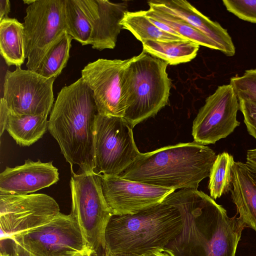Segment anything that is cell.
<instances>
[{"instance_id":"4316f807","label":"cell","mask_w":256,"mask_h":256,"mask_svg":"<svg viewBox=\"0 0 256 256\" xmlns=\"http://www.w3.org/2000/svg\"><path fill=\"white\" fill-rule=\"evenodd\" d=\"M238 100L256 101V69L246 70L240 76L230 79Z\"/></svg>"},{"instance_id":"cb8c5ba5","label":"cell","mask_w":256,"mask_h":256,"mask_svg":"<svg viewBox=\"0 0 256 256\" xmlns=\"http://www.w3.org/2000/svg\"><path fill=\"white\" fill-rule=\"evenodd\" d=\"M146 16L158 20L169 26L186 40L208 48L219 50V47L204 34L181 19L160 10L150 8L144 10Z\"/></svg>"},{"instance_id":"7c38bea8","label":"cell","mask_w":256,"mask_h":256,"mask_svg":"<svg viewBox=\"0 0 256 256\" xmlns=\"http://www.w3.org/2000/svg\"><path fill=\"white\" fill-rule=\"evenodd\" d=\"M130 60L99 58L82 70L81 78L92 92L98 114L124 118L126 106L124 74Z\"/></svg>"},{"instance_id":"30bf717a","label":"cell","mask_w":256,"mask_h":256,"mask_svg":"<svg viewBox=\"0 0 256 256\" xmlns=\"http://www.w3.org/2000/svg\"><path fill=\"white\" fill-rule=\"evenodd\" d=\"M55 80L20 67L7 70L2 98L11 114L48 116L54 105Z\"/></svg>"},{"instance_id":"277c9868","label":"cell","mask_w":256,"mask_h":256,"mask_svg":"<svg viewBox=\"0 0 256 256\" xmlns=\"http://www.w3.org/2000/svg\"><path fill=\"white\" fill-rule=\"evenodd\" d=\"M182 227L179 210L162 202L134 214H112L105 231L106 246L114 254L144 256L164 248Z\"/></svg>"},{"instance_id":"7a4b0ae2","label":"cell","mask_w":256,"mask_h":256,"mask_svg":"<svg viewBox=\"0 0 256 256\" xmlns=\"http://www.w3.org/2000/svg\"><path fill=\"white\" fill-rule=\"evenodd\" d=\"M98 114L93 93L80 78L64 86L50 112L48 130L66 161L79 172H94V128Z\"/></svg>"},{"instance_id":"484cf974","label":"cell","mask_w":256,"mask_h":256,"mask_svg":"<svg viewBox=\"0 0 256 256\" xmlns=\"http://www.w3.org/2000/svg\"><path fill=\"white\" fill-rule=\"evenodd\" d=\"M66 32L82 46L90 44L92 27L77 0H64Z\"/></svg>"},{"instance_id":"d4e9b609","label":"cell","mask_w":256,"mask_h":256,"mask_svg":"<svg viewBox=\"0 0 256 256\" xmlns=\"http://www.w3.org/2000/svg\"><path fill=\"white\" fill-rule=\"evenodd\" d=\"M233 156L226 152L216 155L209 176L208 188L214 200L220 198L232 188L231 167Z\"/></svg>"},{"instance_id":"d6986e66","label":"cell","mask_w":256,"mask_h":256,"mask_svg":"<svg viewBox=\"0 0 256 256\" xmlns=\"http://www.w3.org/2000/svg\"><path fill=\"white\" fill-rule=\"evenodd\" d=\"M0 53L8 66L20 67L26 58L24 24L15 18L0 22Z\"/></svg>"},{"instance_id":"ffe728a7","label":"cell","mask_w":256,"mask_h":256,"mask_svg":"<svg viewBox=\"0 0 256 256\" xmlns=\"http://www.w3.org/2000/svg\"><path fill=\"white\" fill-rule=\"evenodd\" d=\"M48 116L8 114L6 130L16 143L30 146L42 138L48 130Z\"/></svg>"},{"instance_id":"8d00e7d4","label":"cell","mask_w":256,"mask_h":256,"mask_svg":"<svg viewBox=\"0 0 256 256\" xmlns=\"http://www.w3.org/2000/svg\"><path fill=\"white\" fill-rule=\"evenodd\" d=\"M35 0H23L24 4H28V6L30 5L34 2Z\"/></svg>"},{"instance_id":"8fae6325","label":"cell","mask_w":256,"mask_h":256,"mask_svg":"<svg viewBox=\"0 0 256 256\" xmlns=\"http://www.w3.org/2000/svg\"><path fill=\"white\" fill-rule=\"evenodd\" d=\"M11 240L34 256H70L87 246L74 217L61 212L46 224Z\"/></svg>"},{"instance_id":"5bb4252c","label":"cell","mask_w":256,"mask_h":256,"mask_svg":"<svg viewBox=\"0 0 256 256\" xmlns=\"http://www.w3.org/2000/svg\"><path fill=\"white\" fill-rule=\"evenodd\" d=\"M105 200L113 215L136 213L163 202L175 191L124 178L118 175H100Z\"/></svg>"},{"instance_id":"ac0fdd59","label":"cell","mask_w":256,"mask_h":256,"mask_svg":"<svg viewBox=\"0 0 256 256\" xmlns=\"http://www.w3.org/2000/svg\"><path fill=\"white\" fill-rule=\"evenodd\" d=\"M231 196L246 226L256 232V170L234 161L231 167Z\"/></svg>"},{"instance_id":"836d02e7","label":"cell","mask_w":256,"mask_h":256,"mask_svg":"<svg viewBox=\"0 0 256 256\" xmlns=\"http://www.w3.org/2000/svg\"><path fill=\"white\" fill-rule=\"evenodd\" d=\"M246 163L256 170V148L248 150Z\"/></svg>"},{"instance_id":"9a60e30c","label":"cell","mask_w":256,"mask_h":256,"mask_svg":"<svg viewBox=\"0 0 256 256\" xmlns=\"http://www.w3.org/2000/svg\"><path fill=\"white\" fill-rule=\"evenodd\" d=\"M92 27L90 44L94 49H113L123 29L120 24L128 12L127 1L77 0Z\"/></svg>"},{"instance_id":"f546056e","label":"cell","mask_w":256,"mask_h":256,"mask_svg":"<svg viewBox=\"0 0 256 256\" xmlns=\"http://www.w3.org/2000/svg\"><path fill=\"white\" fill-rule=\"evenodd\" d=\"M10 111L3 98L0 100V134L2 136L6 129L7 121Z\"/></svg>"},{"instance_id":"e0dca14e","label":"cell","mask_w":256,"mask_h":256,"mask_svg":"<svg viewBox=\"0 0 256 256\" xmlns=\"http://www.w3.org/2000/svg\"><path fill=\"white\" fill-rule=\"evenodd\" d=\"M148 4L150 8L164 12L186 22L214 42L226 56L234 55L236 48L227 30L203 14L188 1L154 0L148 1Z\"/></svg>"},{"instance_id":"8992f818","label":"cell","mask_w":256,"mask_h":256,"mask_svg":"<svg viewBox=\"0 0 256 256\" xmlns=\"http://www.w3.org/2000/svg\"><path fill=\"white\" fill-rule=\"evenodd\" d=\"M71 214L87 246L96 252L106 246L105 231L112 216L104 196L101 178L94 172L74 173L70 180Z\"/></svg>"},{"instance_id":"e575fe53","label":"cell","mask_w":256,"mask_h":256,"mask_svg":"<svg viewBox=\"0 0 256 256\" xmlns=\"http://www.w3.org/2000/svg\"><path fill=\"white\" fill-rule=\"evenodd\" d=\"M70 256H96V252L86 246L84 249L77 252Z\"/></svg>"},{"instance_id":"1f68e13d","label":"cell","mask_w":256,"mask_h":256,"mask_svg":"<svg viewBox=\"0 0 256 256\" xmlns=\"http://www.w3.org/2000/svg\"><path fill=\"white\" fill-rule=\"evenodd\" d=\"M12 256H34L22 246L12 241Z\"/></svg>"},{"instance_id":"7402d4cb","label":"cell","mask_w":256,"mask_h":256,"mask_svg":"<svg viewBox=\"0 0 256 256\" xmlns=\"http://www.w3.org/2000/svg\"><path fill=\"white\" fill-rule=\"evenodd\" d=\"M120 24L123 29L131 32L142 44L147 40L169 42L185 40L160 30L146 16L144 10L127 12Z\"/></svg>"},{"instance_id":"3957f363","label":"cell","mask_w":256,"mask_h":256,"mask_svg":"<svg viewBox=\"0 0 256 256\" xmlns=\"http://www.w3.org/2000/svg\"><path fill=\"white\" fill-rule=\"evenodd\" d=\"M216 156L208 146L194 142L180 143L140 153L118 176L175 190H198L200 182L209 177Z\"/></svg>"},{"instance_id":"ba28073f","label":"cell","mask_w":256,"mask_h":256,"mask_svg":"<svg viewBox=\"0 0 256 256\" xmlns=\"http://www.w3.org/2000/svg\"><path fill=\"white\" fill-rule=\"evenodd\" d=\"M64 0H35L23 23L28 70L35 72L50 46L64 32Z\"/></svg>"},{"instance_id":"44dd1931","label":"cell","mask_w":256,"mask_h":256,"mask_svg":"<svg viewBox=\"0 0 256 256\" xmlns=\"http://www.w3.org/2000/svg\"><path fill=\"white\" fill-rule=\"evenodd\" d=\"M143 51L168 64L176 65L196 58L200 46L188 40L164 42L147 40L142 44Z\"/></svg>"},{"instance_id":"52a82bcc","label":"cell","mask_w":256,"mask_h":256,"mask_svg":"<svg viewBox=\"0 0 256 256\" xmlns=\"http://www.w3.org/2000/svg\"><path fill=\"white\" fill-rule=\"evenodd\" d=\"M132 127L122 117L101 115L94 128V172L98 175H120L140 154Z\"/></svg>"},{"instance_id":"4dcf8cb0","label":"cell","mask_w":256,"mask_h":256,"mask_svg":"<svg viewBox=\"0 0 256 256\" xmlns=\"http://www.w3.org/2000/svg\"><path fill=\"white\" fill-rule=\"evenodd\" d=\"M10 11V2L8 0H0V22L9 18L8 16Z\"/></svg>"},{"instance_id":"603a6c76","label":"cell","mask_w":256,"mask_h":256,"mask_svg":"<svg viewBox=\"0 0 256 256\" xmlns=\"http://www.w3.org/2000/svg\"><path fill=\"white\" fill-rule=\"evenodd\" d=\"M72 37L64 33L49 48L34 72L42 76L56 78L66 66Z\"/></svg>"},{"instance_id":"d590c367","label":"cell","mask_w":256,"mask_h":256,"mask_svg":"<svg viewBox=\"0 0 256 256\" xmlns=\"http://www.w3.org/2000/svg\"><path fill=\"white\" fill-rule=\"evenodd\" d=\"M144 256H172L164 248L152 252Z\"/></svg>"},{"instance_id":"d6a6232c","label":"cell","mask_w":256,"mask_h":256,"mask_svg":"<svg viewBox=\"0 0 256 256\" xmlns=\"http://www.w3.org/2000/svg\"><path fill=\"white\" fill-rule=\"evenodd\" d=\"M96 256H144L130 254H114L105 246L100 248L96 252Z\"/></svg>"},{"instance_id":"74e56055","label":"cell","mask_w":256,"mask_h":256,"mask_svg":"<svg viewBox=\"0 0 256 256\" xmlns=\"http://www.w3.org/2000/svg\"><path fill=\"white\" fill-rule=\"evenodd\" d=\"M0 256H12V255L7 253L5 251H2L0 252Z\"/></svg>"},{"instance_id":"f1b7e54d","label":"cell","mask_w":256,"mask_h":256,"mask_svg":"<svg viewBox=\"0 0 256 256\" xmlns=\"http://www.w3.org/2000/svg\"><path fill=\"white\" fill-rule=\"evenodd\" d=\"M238 100L248 132L256 139V101Z\"/></svg>"},{"instance_id":"9c48e42d","label":"cell","mask_w":256,"mask_h":256,"mask_svg":"<svg viewBox=\"0 0 256 256\" xmlns=\"http://www.w3.org/2000/svg\"><path fill=\"white\" fill-rule=\"evenodd\" d=\"M60 213L57 202L46 194L0 192V240L46 224Z\"/></svg>"},{"instance_id":"83f0119b","label":"cell","mask_w":256,"mask_h":256,"mask_svg":"<svg viewBox=\"0 0 256 256\" xmlns=\"http://www.w3.org/2000/svg\"><path fill=\"white\" fill-rule=\"evenodd\" d=\"M227 10L239 18L256 24V0H223Z\"/></svg>"},{"instance_id":"2e32d148","label":"cell","mask_w":256,"mask_h":256,"mask_svg":"<svg viewBox=\"0 0 256 256\" xmlns=\"http://www.w3.org/2000/svg\"><path fill=\"white\" fill-rule=\"evenodd\" d=\"M58 180V170L52 162L28 159L22 165L6 166L0 174V192L27 194L49 187Z\"/></svg>"},{"instance_id":"5b68a950","label":"cell","mask_w":256,"mask_h":256,"mask_svg":"<svg viewBox=\"0 0 256 256\" xmlns=\"http://www.w3.org/2000/svg\"><path fill=\"white\" fill-rule=\"evenodd\" d=\"M168 65L143 50L131 58L124 74V118L132 128L156 116L168 104L172 85Z\"/></svg>"},{"instance_id":"4fadbf2b","label":"cell","mask_w":256,"mask_h":256,"mask_svg":"<svg viewBox=\"0 0 256 256\" xmlns=\"http://www.w3.org/2000/svg\"><path fill=\"white\" fill-rule=\"evenodd\" d=\"M238 98L230 84L218 86L208 96L193 122L194 142L202 145L214 144L226 138L240 126L237 113Z\"/></svg>"},{"instance_id":"6da1fadb","label":"cell","mask_w":256,"mask_h":256,"mask_svg":"<svg viewBox=\"0 0 256 256\" xmlns=\"http://www.w3.org/2000/svg\"><path fill=\"white\" fill-rule=\"evenodd\" d=\"M163 202L180 211L183 227L164 249L172 256H235L242 219L230 217L214 199L196 189H182Z\"/></svg>"}]
</instances>
